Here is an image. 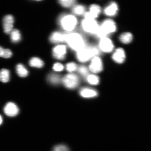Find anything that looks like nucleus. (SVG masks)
<instances>
[{
    "label": "nucleus",
    "mask_w": 151,
    "mask_h": 151,
    "mask_svg": "<svg viewBox=\"0 0 151 151\" xmlns=\"http://www.w3.org/2000/svg\"><path fill=\"white\" fill-rule=\"evenodd\" d=\"M99 50L94 46H86L77 51L76 57L79 61L87 62L99 54Z\"/></svg>",
    "instance_id": "nucleus-1"
},
{
    "label": "nucleus",
    "mask_w": 151,
    "mask_h": 151,
    "mask_svg": "<svg viewBox=\"0 0 151 151\" xmlns=\"http://www.w3.org/2000/svg\"><path fill=\"white\" fill-rule=\"evenodd\" d=\"M65 42L72 49L77 51L86 46L84 37L78 33L68 34L66 35Z\"/></svg>",
    "instance_id": "nucleus-2"
},
{
    "label": "nucleus",
    "mask_w": 151,
    "mask_h": 151,
    "mask_svg": "<svg viewBox=\"0 0 151 151\" xmlns=\"http://www.w3.org/2000/svg\"><path fill=\"white\" fill-rule=\"evenodd\" d=\"M116 24L114 21L111 19H107L103 21L99 25V31L96 36L101 39L107 37L108 35L114 33L116 31Z\"/></svg>",
    "instance_id": "nucleus-3"
},
{
    "label": "nucleus",
    "mask_w": 151,
    "mask_h": 151,
    "mask_svg": "<svg viewBox=\"0 0 151 151\" xmlns=\"http://www.w3.org/2000/svg\"><path fill=\"white\" fill-rule=\"evenodd\" d=\"M59 22L61 27L65 31H73L76 27L77 20L74 16L72 15H65L61 17Z\"/></svg>",
    "instance_id": "nucleus-4"
},
{
    "label": "nucleus",
    "mask_w": 151,
    "mask_h": 151,
    "mask_svg": "<svg viewBox=\"0 0 151 151\" xmlns=\"http://www.w3.org/2000/svg\"><path fill=\"white\" fill-rule=\"evenodd\" d=\"M82 27L85 32L96 35L99 31V25L95 19L85 18L82 22Z\"/></svg>",
    "instance_id": "nucleus-5"
},
{
    "label": "nucleus",
    "mask_w": 151,
    "mask_h": 151,
    "mask_svg": "<svg viewBox=\"0 0 151 151\" xmlns=\"http://www.w3.org/2000/svg\"><path fill=\"white\" fill-rule=\"evenodd\" d=\"M62 82L65 87L69 89L76 88L80 83V80L76 75L70 73L65 76L62 80Z\"/></svg>",
    "instance_id": "nucleus-6"
},
{
    "label": "nucleus",
    "mask_w": 151,
    "mask_h": 151,
    "mask_svg": "<svg viewBox=\"0 0 151 151\" xmlns=\"http://www.w3.org/2000/svg\"><path fill=\"white\" fill-rule=\"evenodd\" d=\"M114 45L113 41L108 37L100 39L99 49L101 52L106 53H109L114 50Z\"/></svg>",
    "instance_id": "nucleus-7"
},
{
    "label": "nucleus",
    "mask_w": 151,
    "mask_h": 151,
    "mask_svg": "<svg viewBox=\"0 0 151 151\" xmlns=\"http://www.w3.org/2000/svg\"><path fill=\"white\" fill-rule=\"evenodd\" d=\"M89 69L94 73H99L102 71L103 64L101 58L98 56L92 58L89 66Z\"/></svg>",
    "instance_id": "nucleus-8"
},
{
    "label": "nucleus",
    "mask_w": 151,
    "mask_h": 151,
    "mask_svg": "<svg viewBox=\"0 0 151 151\" xmlns=\"http://www.w3.org/2000/svg\"><path fill=\"white\" fill-rule=\"evenodd\" d=\"M14 19L12 15L9 14L5 16L3 19V24L4 31L9 35L14 29Z\"/></svg>",
    "instance_id": "nucleus-9"
},
{
    "label": "nucleus",
    "mask_w": 151,
    "mask_h": 151,
    "mask_svg": "<svg viewBox=\"0 0 151 151\" xmlns=\"http://www.w3.org/2000/svg\"><path fill=\"white\" fill-rule=\"evenodd\" d=\"M112 59L116 63L122 64L125 61L126 54L125 51L122 48H117L112 55Z\"/></svg>",
    "instance_id": "nucleus-10"
},
{
    "label": "nucleus",
    "mask_w": 151,
    "mask_h": 151,
    "mask_svg": "<svg viewBox=\"0 0 151 151\" xmlns=\"http://www.w3.org/2000/svg\"><path fill=\"white\" fill-rule=\"evenodd\" d=\"M4 112L7 116L14 117L18 114L19 109L17 106L14 103L9 102L5 106Z\"/></svg>",
    "instance_id": "nucleus-11"
},
{
    "label": "nucleus",
    "mask_w": 151,
    "mask_h": 151,
    "mask_svg": "<svg viewBox=\"0 0 151 151\" xmlns=\"http://www.w3.org/2000/svg\"><path fill=\"white\" fill-rule=\"evenodd\" d=\"M118 11L119 7L117 4L115 2H112L105 7L104 10V13L107 17H113L116 16Z\"/></svg>",
    "instance_id": "nucleus-12"
},
{
    "label": "nucleus",
    "mask_w": 151,
    "mask_h": 151,
    "mask_svg": "<svg viewBox=\"0 0 151 151\" xmlns=\"http://www.w3.org/2000/svg\"><path fill=\"white\" fill-rule=\"evenodd\" d=\"M101 9L99 6L93 4L91 6L89 9V12L85 14V18L92 19H95L101 14Z\"/></svg>",
    "instance_id": "nucleus-13"
},
{
    "label": "nucleus",
    "mask_w": 151,
    "mask_h": 151,
    "mask_svg": "<svg viewBox=\"0 0 151 151\" xmlns=\"http://www.w3.org/2000/svg\"><path fill=\"white\" fill-rule=\"evenodd\" d=\"M67 53V48L65 45H58L53 49V55L56 59L60 60L65 58Z\"/></svg>",
    "instance_id": "nucleus-14"
},
{
    "label": "nucleus",
    "mask_w": 151,
    "mask_h": 151,
    "mask_svg": "<svg viewBox=\"0 0 151 151\" xmlns=\"http://www.w3.org/2000/svg\"><path fill=\"white\" fill-rule=\"evenodd\" d=\"M67 34L60 32H55L50 35V40L53 43H59L65 42Z\"/></svg>",
    "instance_id": "nucleus-15"
},
{
    "label": "nucleus",
    "mask_w": 151,
    "mask_h": 151,
    "mask_svg": "<svg viewBox=\"0 0 151 151\" xmlns=\"http://www.w3.org/2000/svg\"><path fill=\"white\" fill-rule=\"evenodd\" d=\"M80 94L82 97L85 98H94L98 96L97 92L96 91L87 88H83L81 89Z\"/></svg>",
    "instance_id": "nucleus-16"
},
{
    "label": "nucleus",
    "mask_w": 151,
    "mask_h": 151,
    "mask_svg": "<svg viewBox=\"0 0 151 151\" xmlns=\"http://www.w3.org/2000/svg\"><path fill=\"white\" fill-rule=\"evenodd\" d=\"M119 39L122 43L124 44H128L132 42L133 39V36L129 32H126L120 35Z\"/></svg>",
    "instance_id": "nucleus-17"
},
{
    "label": "nucleus",
    "mask_w": 151,
    "mask_h": 151,
    "mask_svg": "<svg viewBox=\"0 0 151 151\" xmlns=\"http://www.w3.org/2000/svg\"><path fill=\"white\" fill-rule=\"evenodd\" d=\"M47 80L50 84L55 86L59 84L62 81L60 76L55 73H52L49 75L47 78Z\"/></svg>",
    "instance_id": "nucleus-18"
},
{
    "label": "nucleus",
    "mask_w": 151,
    "mask_h": 151,
    "mask_svg": "<svg viewBox=\"0 0 151 151\" xmlns=\"http://www.w3.org/2000/svg\"><path fill=\"white\" fill-rule=\"evenodd\" d=\"M16 70L19 76L21 77H27L28 74L27 69L22 64H19L16 66Z\"/></svg>",
    "instance_id": "nucleus-19"
},
{
    "label": "nucleus",
    "mask_w": 151,
    "mask_h": 151,
    "mask_svg": "<svg viewBox=\"0 0 151 151\" xmlns=\"http://www.w3.org/2000/svg\"><path fill=\"white\" fill-rule=\"evenodd\" d=\"M9 35H10L11 40L13 42H18L21 39V35L20 31L18 29H13Z\"/></svg>",
    "instance_id": "nucleus-20"
},
{
    "label": "nucleus",
    "mask_w": 151,
    "mask_h": 151,
    "mask_svg": "<svg viewBox=\"0 0 151 151\" xmlns=\"http://www.w3.org/2000/svg\"><path fill=\"white\" fill-rule=\"evenodd\" d=\"M10 79V72L8 70L3 69L0 70V81L3 83L9 82Z\"/></svg>",
    "instance_id": "nucleus-21"
},
{
    "label": "nucleus",
    "mask_w": 151,
    "mask_h": 151,
    "mask_svg": "<svg viewBox=\"0 0 151 151\" xmlns=\"http://www.w3.org/2000/svg\"><path fill=\"white\" fill-rule=\"evenodd\" d=\"M29 65L32 67L41 68L43 67L44 63L40 58L35 57L32 58L29 60Z\"/></svg>",
    "instance_id": "nucleus-22"
},
{
    "label": "nucleus",
    "mask_w": 151,
    "mask_h": 151,
    "mask_svg": "<svg viewBox=\"0 0 151 151\" xmlns=\"http://www.w3.org/2000/svg\"><path fill=\"white\" fill-rule=\"evenodd\" d=\"M86 78L88 83L93 86L99 84L100 82L99 77L95 75H88Z\"/></svg>",
    "instance_id": "nucleus-23"
},
{
    "label": "nucleus",
    "mask_w": 151,
    "mask_h": 151,
    "mask_svg": "<svg viewBox=\"0 0 151 151\" xmlns=\"http://www.w3.org/2000/svg\"><path fill=\"white\" fill-rule=\"evenodd\" d=\"M12 55V51L8 49H4L0 46V57L6 58H10Z\"/></svg>",
    "instance_id": "nucleus-24"
},
{
    "label": "nucleus",
    "mask_w": 151,
    "mask_h": 151,
    "mask_svg": "<svg viewBox=\"0 0 151 151\" xmlns=\"http://www.w3.org/2000/svg\"><path fill=\"white\" fill-rule=\"evenodd\" d=\"M86 9L83 6L77 5L75 6L73 9V12L75 14L82 15L85 14Z\"/></svg>",
    "instance_id": "nucleus-25"
},
{
    "label": "nucleus",
    "mask_w": 151,
    "mask_h": 151,
    "mask_svg": "<svg viewBox=\"0 0 151 151\" xmlns=\"http://www.w3.org/2000/svg\"><path fill=\"white\" fill-rule=\"evenodd\" d=\"M78 72L83 77L86 78L88 75V69L86 66H80L78 69Z\"/></svg>",
    "instance_id": "nucleus-26"
},
{
    "label": "nucleus",
    "mask_w": 151,
    "mask_h": 151,
    "mask_svg": "<svg viewBox=\"0 0 151 151\" xmlns=\"http://www.w3.org/2000/svg\"><path fill=\"white\" fill-rule=\"evenodd\" d=\"M76 1L73 0H61L59 3L62 6L65 7H69L75 4Z\"/></svg>",
    "instance_id": "nucleus-27"
},
{
    "label": "nucleus",
    "mask_w": 151,
    "mask_h": 151,
    "mask_svg": "<svg viewBox=\"0 0 151 151\" xmlns=\"http://www.w3.org/2000/svg\"><path fill=\"white\" fill-rule=\"evenodd\" d=\"M66 69L69 72L72 73L76 70L77 69V65L73 62H70L66 65Z\"/></svg>",
    "instance_id": "nucleus-28"
},
{
    "label": "nucleus",
    "mask_w": 151,
    "mask_h": 151,
    "mask_svg": "<svg viewBox=\"0 0 151 151\" xmlns=\"http://www.w3.org/2000/svg\"><path fill=\"white\" fill-rule=\"evenodd\" d=\"M53 69L56 71H61L64 69V66L61 63H57L54 65Z\"/></svg>",
    "instance_id": "nucleus-29"
},
{
    "label": "nucleus",
    "mask_w": 151,
    "mask_h": 151,
    "mask_svg": "<svg viewBox=\"0 0 151 151\" xmlns=\"http://www.w3.org/2000/svg\"><path fill=\"white\" fill-rule=\"evenodd\" d=\"M53 151H69L67 147L63 145H59L54 148Z\"/></svg>",
    "instance_id": "nucleus-30"
},
{
    "label": "nucleus",
    "mask_w": 151,
    "mask_h": 151,
    "mask_svg": "<svg viewBox=\"0 0 151 151\" xmlns=\"http://www.w3.org/2000/svg\"><path fill=\"white\" fill-rule=\"evenodd\" d=\"M3 122V119L2 117L1 116V115H0V125H1V124H2Z\"/></svg>",
    "instance_id": "nucleus-31"
}]
</instances>
